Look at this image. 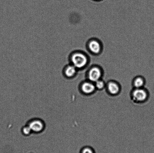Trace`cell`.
<instances>
[{
	"instance_id": "1",
	"label": "cell",
	"mask_w": 154,
	"mask_h": 153,
	"mask_svg": "<svg viewBox=\"0 0 154 153\" xmlns=\"http://www.w3.org/2000/svg\"><path fill=\"white\" fill-rule=\"evenodd\" d=\"M69 60L70 63L77 69L83 68L87 63V57L84 54L78 51L72 52L69 56Z\"/></svg>"
},
{
	"instance_id": "2",
	"label": "cell",
	"mask_w": 154,
	"mask_h": 153,
	"mask_svg": "<svg viewBox=\"0 0 154 153\" xmlns=\"http://www.w3.org/2000/svg\"><path fill=\"white\" fill-rule=\"evenodd\" d=\"M27 125L31 128L33 133H39L44 130L45 124L44 122L38 118H34L29 121Z\"/></svg>"
},
{
	"instance_id": "3",
	"label": "cell",
	"mask_w": 154,
	"mask_h": 153,
	"mask_svg": "<svg viewBox=\"0 0 154 153\" xmlns=\"http://www.w3.org/2000/svg\"><path fill=\"white\" fill-rule=\"evenodd\" d=\"M77 69L74 66L70 63L66 65L63 69V75L66 78H72L76 75L77 72Z\"/></svg>"
},
{
	"instance_id": "4",
	"label": "cell",
	"mask_w": 154,
	"mask_h": 153,
	"mask_svg": "<svg viewBox=\"0 0 154 153\" xmlns=\"http://www.w3.org/2000/svg\"><path fill=\"white\" fill-rule=\"evenodd\" d=\"M147 97V94L146 91L140 88L135 90L133 93L134 99L137 102L144 101Z\"/></svg>"
},
{
	"instance_id": "5",
	"label": "cell",
	"mask_w": 154,
	"mask_h": 153,
	"mask_svg": "<svg viewBox=\"0 0 154 153\" xmlns=\"http://www.w3.org/2000/svg\"><path fill=\"white\" fill-rule=\"evenodd\" d=\"M101 76V72L99 68L93 67L90 70L88 73L89 79L93 82H96L99 80Z\"/></svg>"
},
{
	"instance_id": "6",
	"label": "cell",
	"mask_w": 154,
	"mask_h": 153,
	"mask_svg": "<svg viewBox=\"0 0 154 153\" xmlns=\"http://www.w3.org/2000/svg\"><path fill=\"white\" fill-rule=\"evenodd\" d=\"M88 46L90 51L93 53L97 54L101 50V45L96 40H92L89 43Z\"/></svg>"
},
{
	"instance_id": "7",
	"label": "cell",
	"mask_w": 154,
	"mask_h": 153,
	"mask_svg": "<svg viewBox=\"0 0 154 153\" xmlns=\"http://www.w3.org/2000/svg\"><path fill=\"white\" fill-rule=\"evenodd\" d=\"M95 87L93 84L89 82H85L82 85L81 89L85 94H90L94 91Z\"/></svg>"
},
{
	"instance_id": "8",
	"label": "cell",
	"mask_w": 154,
	"mask_h": 153,
	"mask_svg": "<svg viewBox=\"0 0 154 153\" xmlns=\"http://www.w3.org/2000/svg\"><path fill=\"white\" fill-rule=\"evenodd\" d=\"M108 89L109 92L113 94H117L119 91L118 85L114 82H110L108 85Z\"/></svg>"
},
{
	"instance_id": "9",
	"label": "cell",
	"mask_w": 154,
	"mask_h": 153,
	"mask_svg": "<svg viewBox=\"0 0 154 153\" xmlns=\"http://www.w3.org/2000/svg\"><path fill=\"white\" fill-rule=\"evenodd\" d=\"M22 132L24 135L28 136L31 134L32 133L31 128L28 125H26L22 127Z\"/></svg>"
},
{
	"instance_id": "10",
	"label": "cell",
	"mask_w": 154,
	"mask_h": 153,
	"mask_svg": "<svg viewBox=\"0 0 154 153\" xmlns=\"http://www.w3.org/2000/svg\"><path fill=\"white\" fill-rule=\"evenodd\" d=\"M144 81L142 78H138L135 79L134 82V84L136 87L137 88H141L144 85Z\"/></svg>"
},
{
	"instance_id": "11",
	"label": "cell",
	"mask_w": 154,
	"mask_h": 153,
	"mask_svg": "<svg viewBox=\"0 0 154 153\" xmlns=\"http://www.w3.org/2000/svg\"><path fill=\"white\" fill-rule=\"evenodd\" d=\"M96 87L99 89H102L104 87V83L103 81L101 80H98L96 82Z\"/></svg>"
},
{
	"instance_id": "12",
	"label": "cell",
	"mask_w": 154,
	"mask_h": 153,
	"mask_svg": "<svg viewBox=\"0 0 154 153\" xmlns=\"http://www.w3.org/2000/svg\"><path fill=\"white\" fill-rule=\"evenodd\" d=\"M81 153H94V151L90 148H85L82 150Z\"/></svg>"
}]
</instances>
